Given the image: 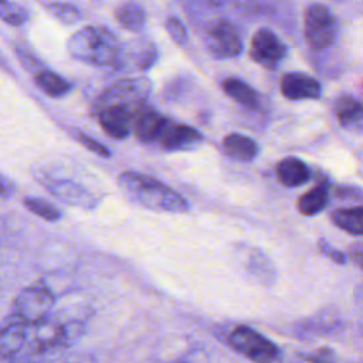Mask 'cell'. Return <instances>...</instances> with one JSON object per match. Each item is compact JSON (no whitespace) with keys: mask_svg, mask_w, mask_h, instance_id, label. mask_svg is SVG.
<instances>
[{"mask_svg":"<svg viewBox=\"0 0 363 363\" xmlns=\"http://www.w3.org/2000/svg\"><path fill=\"white\" fill-rule=\"evenodd\" d=\"M330 218L337 228L353 235H363V206L337 208Z\"/></svg>","mask_w":363,"mask_h":363,"instance_id":"cell-24","label":"cell"},{"mask_svg":"<svg viewBox=\"0 0 363 363\" xmlns=\"http://www.w3.org/2000/svg\"><path fill=\"white\" fill-rule=\"evenodd\" d=\"M72 363H92L91 360H78V362H72Z\"/></svg>","mask_w":363,"mask_h":363,"instance_id":"cell-36","label":"cell"},{"mask_svg":"<svg viewBox=\"0 0 363 363\" xmlns=\"http://www.w3.org/2000/svg\"><path fill=\"white\" fill-rule=\"evenodd\" d=\"M28 17L30 14L23 6L9 0H0V18L4 23L10 26H21L28 20Z\"/></svg>","mask_w":363,"mask_h":363,"instance_id":"cell-28","label":"cell"},{"mask_svg":"<svg viewBox=\"0 0 363 363\" xmlns=\"http://www.w3.org/2000/svg\"><path fill=\"white\" fill-rule=\"evenodd\" d=\"M281 94L291 101L318 99L322 94L320 84L305 72H288L281 78Z\"/></svg>","mask_w":363,"mask_h":363,"instance_id":"cell-15","label":"cell"},{"mask_svg":"<svg viewBox=\"0 0 363 363\" xmlns=\"http://www.w3.org/2000/svg\"><path fill=\"white\" fill-rule=\"evenodd\" d=\"M152 89L147 78H125L106 86L95 99L92 112L94 115L108 105H119L130 109L133 113L145 105Z\"/></svg>","mask_w":363,"mask_h":363,"instance_id":"cell-5","label":"cell"},{"mask_svg":"<svg viewBox=\"0 0 363 363\" xmlns=\"http://www.w3.org/2000/svg\"><path fill=\"white\" fill-rule=\"evenodd\" d=\"M228 345L254 363H274L279 356L278 347L271 340L245 325L235 326L231 330Z\"/></svg>","mask_w":363,"mask_h":363,"instance_id":"cell-6","label":"cell"},{"mask_svg":"<svg viewBox=\"0 0 363 363\" xmlns=\"http://www.w3.org/2000/svg\"><path fill=\"white\" fill-rule=\"evenodd\" d=\"M11 193H13V190H11L10 183L0 174V196L9 197Z\"/></svg>","mask_w":363,"mask_h":363,"instance_id":"cell-34","label":"cell"},{"mask_svg":"<svg viewBox=\"0 0 363 363\" xmlns=\"http://www.w3.org/2000/svg\"><path fill=\"white\" fill-rule=\"evenodd\" d=\"M125 55L132 58V61L138 69L146 71L157 61L159 52H157V48L155 47V44L146 43V41H138V43H135V47L130 51H128Z\"/></svg>","mask_w":363,"mask_h":363,"instance_id":"cell-25","label":"cell"},{"mask_svg":"<svg viewBox=\"0 0 363 363\" xmlns=\"http://www.w3.org/2000/svg\"><path fill=\"white\" fill-rule=\"evenodd\" d=\"M115 18L119 26L128 31L139 33L146 26V10L138 1L129 0L122 3L115 10Z\"/></svg>","mask_w":363,"mask_h":363,"instance_id":"cell-19","label":"cell"},{"mask_svg":"<svg viewBox=\"0 0 363 363\" xmlns=\"http://www.w3.org/2000/svg\"><path fill=\"white\" fill-rule=\"evenodd\" d=\"M277 179L286 187H298L311 179V170L301 159L285 157L277 164Z\"/></svg>","mask_w":363,"mask_h":363,"instance_id":"cell-17","label":"cell"},{"mask_svg":"<svg viewBox=\"0 0 363 363\" xmlns=\"http://www.w3.org/2000/svg\"><path fill=\"white\" fill-rule=\"evenodd\" d=\"M335 115L339 125L349 132H363V104L352 96H340L335 102Z\"/></svg>","mask_w":363,"mask_h":363,"instance_id":"cell-16","label":"cell"},{"mask_svg":"<svg viewBox=\"0 0 363 363\" xmlns=\"http://www.w3.org/2000/svg\"><path fill=\"white\" fill-rule=\"evenodd\" d=\"M86 318L79 311L51 312L44 320L27 330L26 354L48 356L74 345L85 330Z\"/></svg>","mask_w":363,"mask_h":363,"instance_id":"cell-1","label":"cell"},{"mask_svg":"<svg viewBox=\"0 0 363 363\" xmlns=\"http://www.w3.org/2000/svg\"><path fill=\"white\" fill-rule=\"evenodd\" d=\"M329 204V189L320 183L303 193L298 200V210L303 216H315L325 210Z\"/></svg>","mask_w":363,"mask_h":363,"instance_id":"cell-23","label":"cell"},{"mask_svg":"<svg viewBox=\"0 0 363 363\" xmlns=\"http://www.w3.org/2000/svg\"><path fill=\"white\" fill-rule=\"evenodd\" d=\"M286 44L272 30L262 27L254 33L250 55L257 64L272 69L286 57Z\"/></svg>","mask_w":363,"mask_h":363,"instance_id":"cell-9","label":"cell"},{"mask_svg":"<svg viewBox=\"0 0 363 363\" xmlns=\"http://www.w3.org/2000/svg\"><path fill=\"white\" fill-rule=\"evenodd\" d=\"M223 91L228 98H231L233 101H235L237 104L245 108L255 109L259 106L258 92L251 85L241 81L240 78H234V77L225 78L223 81Z\"/></svg>","mask_w":363,"mask_h":363,"instance_id":"cell-21","label":"cell"},{"mask_svg":"<svg viewBox=\"0 0 363 363\" xmlns=\"http://www.w3.org/2000/svg\"><path fill=\"white\" fill-rule=\"evenodd\" d=\"M221 1H223V0H210V4H213V6H218V4H221Z\"/></svg>","mask_w":363,"mask_h":363,"instance_id":"cell-35","label":"cell"},{"mask_svg":"<svg viewBox=\"0 0 363 363\" xmlns=\"http://www.w3.org/2000/svg\"><path fill=\"white\" fill-rule=\"evenodd\" d=\"M318 248H319V251H320L325 257H328L330 261H333V262H336V264H340V265L346 262V255H345L343 252H340L339 250L333 248L326 240L320 238V240L318 241Z\"/></svg>","mask_w":363,"mask_h":363,"instance_id":"cell-31","label":"cell"},{"mask_svg":"<svg viewBox=\"0 0 363 363\" xmlns=\"http://www.w3.org/2000/svg\"><path fill=\"white\" fill-rule=\"evenodd\" d=\"M28 328L13 316L0 326V363H17L26 356Z\"/></svg>","mask_w":363,"mask_h":363,"instance_id":"cell-10","label":"cell"},{"mask_svg":"<svg viewBox=\"0 0 363 363\" xmlns=\"http://www.w3.org/2000/svg\"><path fill=\"white\" fill-rule=\"evenodd\" d=\"M303 359L309 363H336L335 353L328 347H320L315 353L303 354Z\"/></svg>","mask_w":363,"mask_h":363,"instance_id":"cell-32","label":"cell"},{"mask_svg":"<svg viewBox=\"0 0 363 363\" xmlns=\"http://www.w3.org/2000/svg\"><path fill=\"white\" fill-rule=\"evenodd\" d=\"M23 204L26 206V208L28 211H31L33 214L38 216L40 218H44L47 221H57L61 218V211L52 206L51 203L38 199V197H26L23 200Z\"/></svg>","mask_w":363,"mask_h":363,"instance_id":"cell-26","label":"cell"},{"mask_svg":"<svg viewBox=\"0 0 363 363\" xmlns=\"http://www.w3.org/2000/svg\"><path fill=\"white\" fill-rule=\"evenodd\" d=\"M349 257L352 258V261L354 264H357L363 269V242L352 247V250L349 252Z\"/></svg>","mask_w":363,"mask_h":363,"instance_id":"cell-33","label":"cell"},{"mask_svg":"<svg viewBox=\"0 0 363 363\" xmlns=\"http://www.w3.org/2000/svg\"><path fill=\"white\" fill-rule=\"evenodd\" d=\"M244 255H245L244 268L261 285L267 286L275 281V272H274L272 264L264 252H261L257 248H251V250L245 251Z\"/></svg>","mask_w":363,"mask_h":363,"instance_id":"cell-18","label":"cell"},{"mask_svg":"<svg viewBox=\"0 0 363 363\" xmlns=\"http://www.w3.org/2000/svg\"><path fill=\"white\" fill-rule=\"evenodd\" d=\"M224 152L234 160L251 162L258 153V145L241 133H230L223 139Z\"/></svg>","mask_w":363,"mask_h":363,"instance_id":"cell-20","label":"cell"},{"mask_svg":"<svg viewBox=\"0 0 363 363\" xmlns=\"http://www.w3.org/2000/svg\"><path fill=\"white\" fill-rule=\"evenodd\" d=\"M34 84L40 91L51 98H61L72 89V84L69 81L48 69H40L34 75Z\"/></svg>","mask_w":363,"mask_h":363,"instance_id":"cell-22","label":"cell"},{"mask_svg":"<svg viewBox=\"0 0 363 363\" xmlns=\"http://www.w3.org/2000/svg\"><path fill=\"white\" fill-rule=\"evenodd\" d=\"M54 303V292L45 284L35 282L20 291L9 315L30 328L44 320L52 312Z\"/></svg>","mask_w":363,"mask_h":363,"instance_id":"cell-4","label":"cell"},{"mask_svg":"<svg viewBox=\"0 0 363 363\" xmlns=\"http://www.w3.org/2000/svg\"><path fill=\"white\" fill-rule=\"evenodd\" d=\"M303 34L315 51L328 48L336 35V18L325 4H311L303 14Z\"/></svg>","mask_w":363,"mask_h":363,"instance_id":"cell-7","label":"cell"},{"mask_svg":"<svg viewBox=\"0 0 363 363\" xmlns=\"http://www.w3.org/2000/svg\"><path fill=\"white\" fill-rule=\"evenodd\" d=\"M44 184L55 199L68 206L94 210L99 204V197L71 179H55Z\"/></svg>","mask_w":363,"mask_h":363,"instance_id":"cell-11","label":"cell"},{"mask_svg":"<svg viewBox=\"0 0 363 363\" xmlns=\"http://www.w3.org/2000/svg\"><path fill=\"white\" fill-rule=\"evenodd\" d=\"M72 58L88 65H113L121 54L118 35L102 26H86L75 31L67 41Z\"/></svg>","mask_w":363,"mask_h":363,"instance_id":"cell-3","label":"cell"},{"mask_svg":"<svg viewBox=\"0 0 363 363\" xmlns=\"http://www.w3.org/2000/svg\"><path fill=\"white\" fill-rule=\"evenodd\" d=\"M167 122L160 112L143 105L132 118V130L135 136L143 143H153L159 140V136Z\"/></svg>","mask_w":363,"mask_h":363,"instance_id":"cell-14","label":"cell"},{"mask_svg":"<svg viewBox=\"0 0 363 363\" xmlns=\"http://www.w3.org/2000/svg\"><path fill=\"white\" fill-rule=\"evenodd\" d=\"M74 136H75V139H77L82 146H85L88 150L94 152V153H96V155H99V156H104V157H109V156H111V152H109V149H108L105 145H102V143L98 142L96 139L88 136L86 133H84V132H81V130H75Z\"/></svg>","mask_w":363,"mask_h":363,"instance_id":"cell-29","label":"cell"},{"mask_svg":"<svg viewBox=\"0 0 363 363\" xmlns=\"http://www.w3.org/2000/svg\"><path fill=\"white\" fill-rule=\"evenodd\" d=\"M101 128L113 139H126L132 130L133 112L125 106L108 105L96 113Z\"/></svg>","mask_w":363,"mask_h":363,"instance_id":"cell-13","label":"cell"},{"mask_svg":"<svg viewBox=\"0 0 363 363\" xmlns=\"http://www.w3.org/2000/svg\"><path fill=\"white\" fill-rule=\"evenodd\" d=\"M164 27L170 35V38L179 44V45H183L187 40V31H186V27L183 26V23L177 18V17H169L164 23Z\"/></svg>","mask_w":363,"mask_h":363,"instance_id":"cell-30","label":"cell"},{"mask_svg":"<svg viewBox=\"0 0 363 363\" xmlns=\"http://www.w3.org/2000/svg\"><path fill=\"white\" fill-rule=\"evenodd\" d=\"M203 140L204 138L197 129L183 123H174L173 121L167 119L157 142L166 150L187 152L197 149Z\"/></svg>","mask_w":363,"mask_h":363,"instance_id":"cell-12","label":"cell"},{"mask_svg":"<svg viewBox=\"0 0 363 363\" xmlns=\"http://www.w3.org/2000/svg\"><path fill=\"white\" fill-rule=\"evenodd\" d=\"M45 9L48 10V13L51 16H54L58 21H61L64 24H75L77 21H79L82 18L81 10L78 7H75L74 4L52 1V3H48L45 6Z\"/></svg>","mask_w":363,"mask_h":363,"instance_id":"cell-27","label":"cell"},{"mask_svg":"<svg viewBox=\"0 0 363 363\" xmlns=\"http://www.w3.org/2000/svg\"><path fill=\"white\" fill-rule=\"evenodd\" d=\"M118 183L132 201L145 208L166 213H184L189 210V203L179 193L147 174L128 170L119 174Z\"/></svg>","mask_w":363,"mask_h":363,"instance_id":"cell-2","label":"cell"},{"mask_svg":"<svg viewBox=\"0 0 363 363\" xmlns=\"http://www.w3.org/2000/svg\"><path fill=\"white\" fill-rule=\"evenodd\" d=\"M206 45L208 52L218 60L234 58L242 50V41L235 26L225 18L217 20L208 27Z\"/></svg>","mask_w":363,"mask_h":363,"instance_id":"cell-8","label":"cell"}]
</instances>
